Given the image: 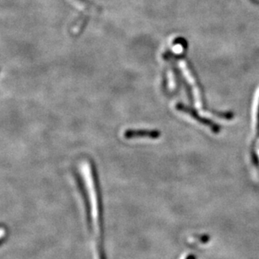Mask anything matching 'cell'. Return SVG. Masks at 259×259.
<instances>
[{
	"label": "cell",
	"mask_w": 259,
	"mask_h": 259,
	"mask_svg": "<svg viewBox=\"0 0 259 259\" xmlns=\"http://www.w3.org/2000/svg\"><path fill=\"white\" fill-rule=\"evenodd\" d=\"M180 68L182 69L184 75H185V78L187 79L188 82H190V84L192 86L193 88L194 93L196 95V102L198 105H201V95H200V89L198 88V85L196 83V81L194 78L193 74L191 72V70L187 66V63L185 61H181L180 62Z\"/></svg>",
	"instance_id": "obj_1"
},
{
	"label": "cell",
	"mask_w": 259,
	"mask_h": 259,
	"mask_svg": "<svg viewBox=\"0 0 259 259\" xmlns=\"http://www.w3.org/2000/svg\"><path fill=\"white\" fill-rule=\"evenodd\" d=\"M139 135H146V136H150V137H154L155 136V133L153 131L152 132H149V131H141V130H138V131H129L126 133V136L127 137H132V136H139Z\"/></svg>",
	"instance_id": "obj_2"
}]
</instances>
